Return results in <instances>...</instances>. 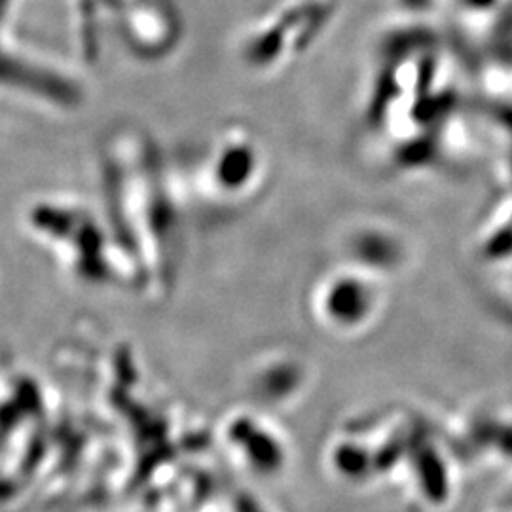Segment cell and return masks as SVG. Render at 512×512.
Instances as JSON below:
<instances>
[{
    "label": "cell",
    "instance_id": "1",
    "mask_svg": "<svg viewBox=\"0 0 512 512\" xmlns=\"http://www.w3.org/2000/svg\"><path fill=\"white\" fill-rule=\"evenodd\" d=\"M384 302V281L376 272L338 268L317 283L311 308L319 325L332 332L349 334L368 329Z\"/></svg>",
    "mask_w": 512,
    "mask_h": 512
},
{
    "label": "cell",
    "instance_id": "2",
    "mask_svg": "<svg viewBox=\"0 0 512 512\" xmlns=\"http://www.w3.org/2000/svg\"><path fill=\"white\" fill-rule=\"evenodd\" d=\"M260 165L262 160L253 141L236 133L226 135L217 143L211 160V181L215 184L213 188L236 198L249 194L255 188Z\"/></svg>",
    "mask_w": 512,
    "mask_h": 512
}]
</instances>
